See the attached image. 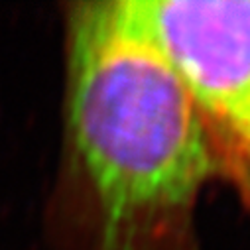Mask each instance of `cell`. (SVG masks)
Segmentation results:
<instances>
[{
	"label": "cell",
	"instance_id": "cell-2",
	"mask_svg": "<svg viewBox=\"0 0 250 250\" xmlns=\"http://www.w3.org/2000/svg\"><path fill=\"white\" fill-rule=\"evenodd\" d=\"M223 171L250 175V0H144Z\"/></svg>",
	"mask_w": 250,
	"mask_h": 250
},
{
	"label": "cell",
	"instance_id": "cell-1",
	"mask_svg": "<svg viewBox=\"0 0 250 250\" xmlns=\"http://www.w3.org/2000/svg\"><path fill=\"white\" fill-rule=\"evenodd\" d=\"M65 193L85 250H195V207L223 171L144 0L67 14Z\"/></svg>",
	"mask_w": 250,
	"mask_h": 250
},
{
	"label": "cell",
	"instance_id": "cell-3",
	"mask_svg": "<svg viewBox=\"0 0 250 250\" xmlns=\"http://www.w3.org/2000/svg\"><path fill=\"white\" fill-rule=\"evenodd\" d=\"M230 175L234 177L236 185L240 187V191H242V195H244V199H246V203L250 207V175L242 173V171H230Z\"/></svg>",
	"mask_w": 250,
	"mask_h": 250
}]
</instances>
